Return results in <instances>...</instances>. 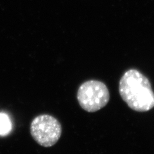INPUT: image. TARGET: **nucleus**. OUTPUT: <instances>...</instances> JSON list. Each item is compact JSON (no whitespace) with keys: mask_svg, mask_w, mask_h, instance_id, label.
<instances>
[{"mask_svg":"<svg viewBox=\"0 0 154 154\" xmlns=\"http://www.w3.org/2000/svg\"><path fill=\"white\" fill-rule=\"evenodd\" d=\"M119 91L131 109L146 112L154 107V93L150 81L139 71H127L119 81Z\"/></svg>","mask_w":154,"mask_h":154,"instance_id":"f257e3e1","label":"nucleus"},{"mask_svg":"<svg viewBox=\"0 0 154 154\" xmlns=\"http://www.w3.org/2000/svg\"><path fill=\"white\" fill-rule=\"evenodd\" d=\"M110 99L107 87L100 81L85 82L79 88L77 100L80 107L89 112H94L103 108Z\"/></svg>","mask_w":154,"mask_h":154,"instance_id":"f03ea898","label":"nucleus"},{"mask_svg":"<svg viewBox=\"0 0 154 154\" xmlns=\"http://www.w3.org/2000/svg\"><path fill=\"white\" fill-rule=\"evenodd\" d=\"M30 133L33 139L41 146L51 147L60 139L62 126L52 116L42 114L33 119L30 125Z\"/></svg>","mask_w":154,"mask_h":154,"instance_id":"7ed1b4c3","label":"nucleus"},{"mask_svg":"<svg viewBox=\"0 0 154 154\" xmlns=\"http://www.w3.org/2000/svg\"><path fill=\"white\" fill-rule=\"evenodd\" d=\"M12 123L9 116L5 112H0V136H6L11 132Z\"/></svg>","mask_w":154,"mask_h":154,"instance_id":"20e7f679","label":"nucleus"}]
</instances>
